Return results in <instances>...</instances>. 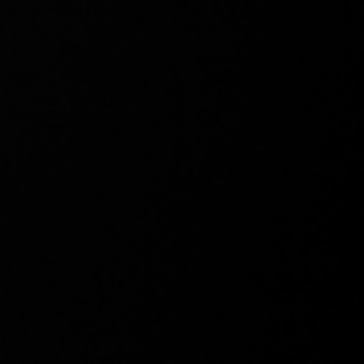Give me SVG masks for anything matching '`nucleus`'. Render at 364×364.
<instances>
[]
</instances>
